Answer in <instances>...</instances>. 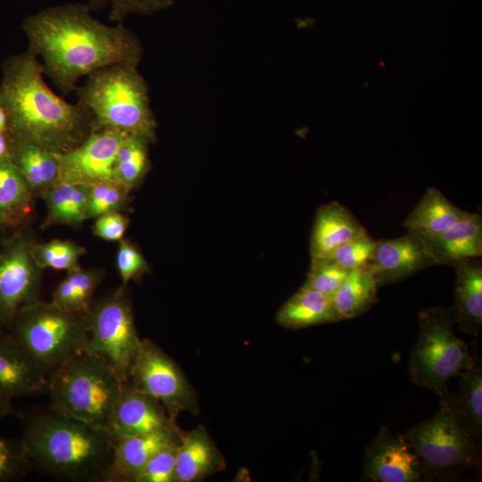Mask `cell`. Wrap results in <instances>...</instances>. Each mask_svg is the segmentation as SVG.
<instances>
[{"instance_id":"cell-1","label":"cell","mask_w":482,"mask_h":482,"mask_svg":"<svg viewBox=\"0 0 482 482\" xmlns=\"http://www.w3.org/2000/svg\"><path fill=\"white\" fill-rule=\"evenodd\" d=\"M29 48L43 61L46 74L64 94L76 89L80 78L107 66L138 65L144 51L129 29L104 24L90 6L65 4L28 16L22 24Z\"/></svg>"},{"instance_id":"cell-2","label":"cell","mask_w":482,"mask_h":482,"mask_svg":"<svg viewBox=\"0 0 482 482\" xmlns=\"http://www.w3.org/2000/svg\"><path fill=\"white\" fill-rule=\"evenodd\" d=\"M2 71L0 107L14 137L64 154L92 132L83 107L67 103L46 84L42 63L32 52L11 56Z\"/></svg>"},{"instance_id":"cell-3","label":"cell","mask_w":482,"mask_h":482,"mask_svg":"<svg viewBox=\"0 0 482 482\" xmlns=\"http://www.w3.org/2000/svg\"><path fill=\"white\" fill-rule=\"evenodd\" d=\"M32 470L73 482H106L115 440L106 428L49 410L23 420L21 438Z\"/></svg>"},{"instance_id":"cell-4","label":"cell","mask_w":482,"mask_h":482,"mask_svg":"<svg viewBox=\"0 0 482 482\" xmlns=\"http://www.w3.org/2000/svg\"><path fill=\"white\" fill-rule=\"evenodd\" d=\"M78 96L92 132L114 130L141 137L150 144L156 141L148 87L137 65L114 64L89 74Z\"/></svg>"},{"instance_id":"cell-5","label":"cell","mask_w":482,"mask_h":482,"mask_svg":"<svg viewBox=\"0 0 482 482\" xmlns=\"http://www.w3.org/2000/svg\"><path fill=\"white\" fill-rule=\"evenodd\" d=\"M126 384L109 362L83 350L48 376L46 388L51 408L107 429L114 404Z\"/></svg>"},{"instance_id":"cell-6","label":"cell","mask_w":482,"mask_h":482,"mask_svg":"<svg viewBox=\"0 0 482 482\" xmlns=\"http://www.w3.org/2000/svg\"><path fill=\"white\" fill-rule=\"evenodd\" d=\"M6 328L46 378L87 344L85 312H67L39 299L23 306Z\"/></svg>"},{"instance_id":"cell-7","label":"cell","mask_w":482,"mask_h":482,"mask_svg":"<svg viewBox=\"0 0 482 482\" xmlns=\"http://www.w3.org/2000/svg\"><path fill=\"white\" fill-rule=\"evenodd\" d=\"M451 309L427 308L419 312L420 332L408 370L412 381L435 394L446 395L448 381L475 364L465 342L453 331Z\"/></svg>"},{"instance_id":"cell-8","label":"cell","mask_w":482,"mask_h":482,"mask_svg":"<svg viewBox=\"0 0 482 482\" xmlns=\"http://www.w3.org/2000/svg\"><path fill=\"white\" fill-rule=\"evenodd\" d=\"M443 397L436 414L404 436L425 474H440L478 462V444L465 426L455 400L447 395Z\"/></svg>"},{"instance_id":"cell-9","label":"cell","mask_w":482,"mask_h":482,"mask_svg":"<svg viewBox=\"0 0 482 482\" xmlns=\"http://www.w3.org/2000/svg\"><path fill=\"white\" fill-rule=\"evenodd\" d=\"M125 287L121 285L104 297L93 301L85 312L87 330L86 351L109 362L128 383L141 339Z\"/></svg>"},{"instance_id":"cell-10","label":"cell","mask_w":482,"mask_h":482,"mask_svg":"<svg viewBox=\"0 0 482 482\" xmlns=\"http://www.w3.org/2000/svg\"><path fill=\"white\" fill-rule=\"evenodd\" d=\"M128 383L159 401L175 421L181 411L198 412L195 392L183 372L149 339L141 340Z\"/></svg>"},{"instance_id":"cell-11","label":"cell","mask_w":482,"mask_h":482,"mask_svg":"<svg viewBox=\"0 0 482 482\" xmlns=\"http://www.w3.org/2000/svg\"><path fill=\"white\" fill-rule=\"evenodd\" d=\"M31 243L22 229L0 242V325L5 328L23 306L39 299L43 270Z\"/></svg>"},{"instance_id":"cell-12","label":"cell","mask_w":482,"mask_h":482,"mask_svg":"<svg viewBox=\"0 0 482 482\" xmlns=\"http://www.w3.org/2000/svg\"><path fill=\"white\" fill-rule=\"evenodd\" d=\"M126 135L114 130L94 131L75 148L57 154L60 179L87 186L112 179L116 154Z\"/></svg>"},{"instance_id":"cell-13","label":"cell","mask_w":482,"mask_h":482,"mask_svg":"<svg viewBox=\"0 0 482 482\" xmlns=\"http://www.w3.org/2000/svg\"><path fill=\"white\" fill-rule=\"evenodd\" d=\"M364 472L377 482H416L423 474L420 462L404 436L383 428L365 454Z\"/></svg>"},{"instance_id":"cell-14","label":"cell","mask_w":482,"mask_h":482,"mask_svg":"<svg viewBox=\"0 0 482 482\" xmlns=\"http://www.w3.org/2000/svg\"><path fill=\"white\" fill-rule=\"evenodd\" d=\"M175 426L159 401L127 383L114 404L107 430L116 441Z\"/></svg>"},{"instance_id":"cell-15","label":"cell","mask_w":482,"mask_h":482,"mask_svg":"<svg viewBox=\"0 0 482 482\" xmlns=\"http://www.w3.org/2000/svg\"><path fill=\"white\" fill-rule=\"evenodd\" d=\"M432 265L436 262L423 239L411 232L398 238L377 241L369 263L378 285L404 279Z\"/></svg>"},{"instance_id":"cell-16","label":"cell","mask_w":482,"mask_h":482,"mask_svg":"<svg viewBox=\"0 0 482 482\" xmlns=\"http://www.w3.org/2000/svg\"><path fill=\"white\" fill-rule=\"evenodd\" d=\"M179 430L175 426L117 439L106 482H136L150 458L178 440Z\"/></svg>"},{"instance_id":"cell-17","label":"cell","mask_w":482,"mask_h":482,"mask_svg":"<svg viewBox=\"0 0 482 482\" xmlns=\"http://www.w3.org/2000/svg\"><path fill=\"white\" fill-rule=\"evenodd\" d=\"M226 461L205 428L179 430L174 482H195L222 470Z\"/></svg>"},{"instance_id":"cell-18","label":"cell","mask_w":482,"mask_h":482,"mask_svg":"<svg viewBox=\"0 0 482 482\" xmlns=\"http://www.w3.org/2000/svg\"><path fill=\"white\" fill-rule=\"evenodd\" d=\"M420 237L436 264L455 267L465 261L481 256V215L468 212L443 232Z\"/></svg>"},{"instance_id":"cell-19","label":"cell","mask_w":482,"mask_h":482,"mask_svg":"<svg viewBox=\"0 0 482 482\" xmlns=\"http://www.w3.org/2000/svg\"><path fill=\"white\" fill-rule=\"evenodd\" d=\"M47 378L9 332L0 330V394L10 398L43 391Z\"/></svg>"},{"instance_id":"cell-20","label":"cell","mask_w":482,"mask_h":482,"mask_svg":"<svg viewBox=\"0 0 482 482\" xmlns=\"http://www.w3.org/2000/svg\"><path fill=\"white\" fill-rule=\"evenodd\" d=\"M367 232L354 215L337 202L321 205L314 218L310 253L312 261L329 257L342 244Z\"/></svg>"},{"instance_id":"cell-21","label":"cell","mask_w":482,"mask_h":482,"mask_svg":"<svg viewBox=\"0 0 482 482\" xmlns=\"http://www.w3.org/2000/svg\"><path fill=\"white\" fill-rule=\"evenodd\" d=\"M454 303L451 308L454 324L478 336L482 328V264L478 258L455 266Z\"/></svg>"},{"instance_id":"cell-22","label":"cell","mask_w":482,"mask_h":482,"mask_svg":"<svg viewBox=\"0 0 482 482\" xmlns=\"http://www.w3.org/2000/svg\"><path fill=\"white\" fill-rule=\"evenodd\" d=\"M36 196L12 160L0 162V226L21 229L31 219Z\"/></svg>"},{"instance_id":"cell-23","label":"cell","mask_w":482,"mask_h":482,"mask_svg":"<svg viewBox=\"0 0 482 482\" xmlns=\"http://www.w3.org/2000/svg\"><path fill=\"white\" fill-rule=\"evenodd\" d=\"M88 195L89 186L59 179L39 195L46 207L42 228L56 224L76 227L87 220Z\"/></svg>"},{"instance_id":"cell-24","label":"cell","mask_w":482,"mask_h":482,"mask_svg":"<svg viewBox=\"0 0 482 482\" xmlns=\"http://www.w3.org/2000/svg\"><path fill=\"white\" fill-rule=\"evenodd\" d=\"M339 320L331 297L304 286L286 301L276 314L277 323L290 329Z\"/></svg>"},{"instance_id":"cell-25","label":"cell","mask_w":482,"mask_h":482,"mask_svg":"<svg viewBox=\"0 0 482 482\" xmlns=\"http://www.w3.org/2000/svg\"><path fill=\"white\" fill-rule=\"evenodd\" d=\"M467 213L448 201L438 189L428 187L405 218L403 227L420 237H431L443 232Z\"/></svg>"},{"instance_id":"cell-26","label":"cell","mask_w":482,"mask_h":482,"mask_svg":"<svg viewBox=\"0 0 482 482\" xmlns=\"http://www.w3.org/2000/svg\"><path fill=\"white\" fill-rule=\"evenodd\" d=\"M12 161L37 196L60 179L57 154L33 142L13 137Z\"/></svg>"},{"instance_id":"cell-27","label":"cell","mask_w":482,"mask_h":482,"mask_svg":"<svg viewBox=\"0 0 482 482\" xmlns=\"http://www.w3.org/2000/svg\"><path fill=\"white\" fill-rule=\"evenodd\" d=\"M378 283L369 264L348 271L331 297L340 320L366 312L378 300Z\"/></svg>"},{"instance_id":"cell-28","label":"cell","mask_w":482,"mask_h":482,"mask_svg":"<svg viewBox=\"0 0 482 482\" xmlns=\"http://www.w3.org/2000/svg\"><path fill=\"white\" fill-rule=\"evenodd\" d=\"M104 278V270L102 269L79 267L68 271L54 290L51 302L67 312H86Z\"/></svg>"},{"instance_id":"cell-29","label":"cell","mask_w":482,"mask_h":482,"mask_svg":"<svg viewBox=\"0 0 482 482\" xmlns=\"http://www.w3.org/2000/svg\"><path fill=\"white\" fill-rule=\"evenodd\" d=\"M149 144L141 137L127 134L117 152L112 177L129 191L141 185L150 169Z\"/></svg>"},{"instance_id":"cell-30","label":"cell","mask_w":482,"mask_h":482,"mask_svg":"<svg viewBox=\"0 0 482 482\" xmlns=\"http://www.w3.org/2000/svg\"><path fill=\"white\" fill-rule=\"evenodd\" d=\"M460 395L455 400L468 430L478 444L482 432V369L475 364L461 376Z\"/></svg>"},{"instance_id":"cell-31","label":"cell","mask_w":482,"mask_h":482,"mask_svg":"<svg viewBox=\"0 0 482 482\" xmlns=\"http://www.w3.org/2000/svg\"><path fill=\"white\" fill-rule=\"evenodd\" d=\"M30 251L35 262L42 270L50 268L67 272L79 268V259L86 253L82 245L62 239H52L46 243L32 241Z\"/></svg>"},{"instance_id":"cell-32","label":"cell","mask_w":482,"mask_h":482,"mask_svg":"<svg viewBox=\"0 0 482 482\" xmlns=\"http://www.w3.org/2000/svg\"><path fill=\"white\" fill-rule=\"evenodd\" d=\"M130 192L113 179L90 185L86 220L112 212H125L129 208Z\"/></svg>"},{"instance_id":"cell-33","label":"cell","mask_w":482,"mask_h":482,"mask_svg":"<svg viewBox=\"0 0 482 482\" xmlns=\"http://www.w3.org/2000/svg\"><path fill=\"white\" fill-rule=\"evenodd\" d=\"M376 242L365 232L339 245L329 257L340 267L350 271L370 262Z\"/></svg>"},{"instance_id":"cell-34","label":"cell","mask_w":482,"mask_h":482,"mask_svg":"<svg viewBox=\"0 0 482 482\" xmlns=\"http://www.w3.org/2000/svg\"><path fill=\"white\" fill-rule=\"evenodd\" d=\"M348 271L337 264L330 257L312 261L307 278L303 286L332 297Z\"/></svg>"},{"instance_id":"cell-35","label":"cell","mask_w":482,"mask_h":482,"mask_svg":"<svg viewBox=\"0 0 482 482\" xmlns=\"http://www.w3.org/2000/svg\"><path fill=\"white\" fill-rule=\"evenodd\" d=\"M31 470L21 440L0 437V482L19 479Z\"/></svg>"},{"instance_id":"cell-36","label":"cell","mask_w":482,"mask_h":482,"mask_svg":"<svg viewBox=\"0 0 482 482\" xmlns=\"http://www.w3.org/2000/svg\"><path fill=\"white\" fill-rule=\"evenodd\" d=\"M116 267L122 286L138 281L149 271V265L141 251L129 240L121 239L116 253Z\"/></svg>"},{"instance_id":"cell-37","label":"cell","mask_w":482,"mask_h":482,"mask_svg":"<svg viewBox=\"0 0 482 482\" xmlns=\"http://www.w3.org/2000/svg\"><path fill=\"white\" fill-rule=\"evenodd\" d=\"M178 440L155 453L145 465L136 482H174Z\"/></svg>"},{"instance_id":"cell-38","label":"cell","mask_w":482,"mask_h":482,"mask_svg":"<svg viewBox=\"0 0 482 482\" xmlns=\"http://www.w3.org/2000/svg\"><path fill=\"white\" fill-rule=\"evenodd\" d=\"M175 0H101L102 6H109V17L121 22L130 14L149 15L165 10Z\"/></svg>"},{"instance_id":"cell-39","label":"cell","mask_w":482,"mask_h":482,"mask_svg":"<svg viewBox=\"0 0 482 482\" xmlns=\"http://www.w3.org/2000/svg\"><path fill=\"white\" fill-rule=\"evenodd\" d=\"M129 220L121 212H112L95 219L92 230L95 236L110 242H120L124 238Z\"/></svg>"},{"instance_id":"cell-40","label":"cell","mask_w":482,"mask_h":482,"mask_svg":"<svg viewBox=\"0 0 482 482\" xmlns=\"http://www.w3.org/2000/svg\"><path fill=\"white\" fill-rule=\"evenodd\" d=\"M13 137L8 129L0 131V162L12 160Z\"/></svg>"},{"instance_id":"cell-41","label":"cell","mask_w":482,"mask_h":482,"mask_svg":"<svg viewBox=\"0 0 482 482\" xmlns=\"http://www.w3.org/2000/svg\"><path fill=\"white\" fill-rule=\"evenodd\" d=\"M12 411V398L0 394V420Z\"/></svg>"},{"instance_id":"cell-42","label":"cell","mask_w":482,"mask_h":482,"mask_svg":"<svg viewBox=\"0 0 482 482\" xmlns=\"http://www.w3.org/2000/svg\"><path fill=\"white\" fill-rule=\"evenodd\" d=\"M8 129L7 116L3 108L0 107V131Z\"/></svg>"},{"instance_id":"cell-43","label":"cell","mask_w":482,"mask_h":482,"mask_svg":"<svg viewBox=\"0 0 482 482\" xmlns=\"http://www.w3.org/2000/svg\"><path fill=\"white\" fill-rule=\"evenodd\" d=\"M89 4L93 7H102L101 0H89Z\"/></svg>"},{"instance_id":"cell-44","label":"cell","mask_w":482,"mask_h":482,"mask_svg":"<svg viewBox=\"0 0 482 482\" xmlns=\"http://www.w3.org/2000/svg\"><path fill=\"white\" fill-rule=\"evenodd\" d=\"M2 227L0 226V239H1V233H2ZM1 241V240H0Z\"/></svg>"}]
</instances>
